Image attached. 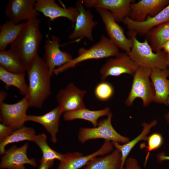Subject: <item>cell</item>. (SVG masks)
<instances>
[{
  "label": "cell",
  "instance_id": "obj_1",
  "mask_svg": "<svg viewBox=\"0 0 169 169\" xmlns=\"http://www.w3.org/2000/svg\"><path fill=\"white\" fill-rule=\"evenodd\" d=\"M28 89L24 96L29 107L41 108L51 94L50 75L43 59L38 54L27 69Z\"/></svg>",
  "mask_w": 169,
  "mask_h": 169
},
{
  "label": "cell",
  "instance_id": "obj_2",
  "mask_svg": "<svg viewBox=\"0 0 169 169\" xmlns=\"http://www.w3.org/2000/svg\"><path fill=\"white\" fill-rule=\"evenodd\" d=\"M40 22L38 17L26 21L18 36L10 44L9 49L20 58L27 70L38 54V50L42 39L39 28Z\"/></svg>",
  "mask_w": 169,
  "mask_h": 169
},
{
  "label": "cell",
  "instance_id": "obj_3",
  "mask_svg": "<svg viewBox=\"0 0 169 169\" xmlns=\"http://www.w3.org/2000/svg\"><path fill=\"white\" fill-rule=\"evenodd\" d=\"M127 35L131 40L133 44L127 54L139 66L151 69H168L166 53L162 50L154 53L146 38L143 42H140L136 38L137 34L133 31L128 30Z\"/></svg>",
  "mask_w": 169,
  "mask_h": 169
},
{
  "label": "cell",
  "instance_id": "obj_4",
  "mask_svg": "<svg viewBox=\"0 0 169 169\" xmlns=\"http://www.w3.org/2000/svg\"><path fill=\"white\" fill-rule=\"evenodd\" d=\"M78 52L77 57L69 63L56 68L54 73L57 75L86 60L114 57L120 52L119 48L108 37L102 35L99 41L90 48H81L79 49Z\"/></svg>",
  "mask_w": 169,
  "mask_h": 169
},
{
  "label": "cell",
  "instance_id": "obj_5",
  "mask_svg": "<svg viewBox=\"0 0 169 169\" xmlns=\"http://www.w3.org/2000/svg\"><path fill=\"white\" fill-rule=\"evenodd\" d=\"M151 69L139 66L133 75L132 85L128 95L125 101L128 107L132 106L137 98L141 99L143 105L147 107L154 102V89L150 80Z\"/></svg>",
  "mask_w": 169,
  "mask_h": 169
},
{
  "label": "cell",
  "instance_id": "obj_6",
  "mask_svg": "<svg viewBox=\"0 0 169 169\" xmlns=\"http://www.w3.org/2000/svg\"><path fill=\"white\" fill-rule=\"evenodd\" d=\"M112 116L110 111L107 118L98 122L97 126L80 128L78 135L79 141L82 144L89 140L97 139L123 144L129 142L130 140L129 138L120 134L113 127L111 122Z\"/></svg>",
  "mask_w": 169,
  "mask_h": 169
},
{
  "label": "cell",
  "instance_id": "obj_7",
  "mask_svg": "<svg viewBox=\"0 0 169 169\" xmlns=\"http://www.w3.org/2000/svg\"><path fill=\"white\" fill-rule=\"evenodd\" d=\"M95 9L105 25L108 38L119 49L128 54L133 44L131 40L125 36L123 28L115 20L109 11L100 8Z\"/></svg>",
  "mask_w": 169,
  "mask_h": 169
},
{
  "label": "cell",
  "instance_id": "obj_8",
  "mask_svg": "<svg viewBox=\"0 0 169 169\" xmlns=\"http://www.w3.org/2000/svg\"><path fill=\"white\" fill-rule=\"evenodd\" d=\"M139 67L126 53L120 52L109 58L101 67V80L105 81L109 76L118 77L125 74L133 75Z\"/></svg>",
  "mask_w": 169,
  "mask_h": 169
},
{
  "label": "cell",
  "instance_id": "obj_9",
  "mask_svg": "<svg viewBox=\"0 0 169 169\" xmlns=\"http://www.w3.org/2000/svg\"><path fill=\"white\" fill-rule=\"evenodd\" d=\"M29 108L25 96L13 104L0 103V121L14 130L23 126L26 121L27 110Z\"/></svg>",
  "mask_w": 169,
  "mask_h": 169
},
{
  "label": "cell",
  "instance_id": "obj_10",
  "mask_svg": "<svg viewBox=\"0 0 169 169\" xmlns=\"http://www.w3.org/2000/svg\"><path fill=\"white\" fill-rule=\"evenodd\" d=\"M75 7L79 12L74 26V29L69 36L71 40L86 38L93 42L92 31L99 22L93 20L94 16L90 11L86 10L82 0L77 1Z\"/></svg>",
  "mask_w": 169,
  "mask_h": 169
},
{
  "label": "cell",
  "instance_id": "obj_11",
  "mask_svg": "<svg viewBox=\"0 0 169 169\" xmlns=\"http://www.w3.org/2000/svg\"><path fill=\"white\" fill-rule=\"evenodd\" d=\"M60 39L55 35L48 38L44 45V54L43 59L47 65L50 75L53 74L55 68H58L70 62L73 59L71 55L60 48Z\"/></svg>",
  "mask_w": 169,
  "mask_h": 169
},
{
  "label": "cell",
  "instance_id": "obj_12",
  "mask_svg": "<svg viewBox=\"0 0 169 169\" xmlns=\"http://www.w3.org/2000/svg\"><path fill=\"white\" fill-rule=\"evenodd\" d=\"M36 0H10L8 1L5 13L8 20L16 23L38 17L39 13L35 7Z\"/></svg>",
  "mask_w": 169,
  "mask_h": 169
},
{
  "label": "cell",
  "instance_id": "obj_13",
  "mask_svg": "<svg viewBox=\"0 0 169 169\" xmlns=\"http://www.w3.org/2000/svg\"><path fill=\"white\" fill-rule=\"evenodd\" d=\"M86 92L71 82L59 90L55 97L64 113L73 111L85 108L83 98Z\"/></svg>",
  "mask_w": 169,
  "mask_h": 169
},
{
  "label": "cell",
  "instance_id": "obj_14",
  "mask_svg": "<svg viewBox=\"0 0 169 169\" xmlns=\"http://www.w3.org/2000/svg\"><path fill=\"white\" fill-rule=\"evenodd\" d=\"M28 146L26 143L20 147L13 146L6 151L1 157L0 168L8 169H26L25 164L37 166V163L34 158H29L27 155Z\"/></svg>",
  "mask_w": 169,
  "mask_h": 169
},
{
  "label": "cell",
  "instance_id": "obj_15",
  "mask_svg": "<svg viewBox=\"0 0 169 169\" xmlns=\"http://www.w3.org/2000/svg\"><path fill=\"white\" fill-rule=\"evenodd\" d=\"M112 142L105 140L100 148L95 152L84 156L81 153H66L65 159L60 161L56 169H79L85 166L91 160L99 156L108 154L113 150Z\"/></svg>",
  "mask_w": 169,
  "mask_h": 169
},
{
  "label": "cell",
  "instance_id": "obj_16",
  "mask_svg": "<svg viewBox=\"0 0 169 169\" xmlns=\"http://www.w3.org/2000/svg\"><path fill=\"white\" fill-rule=\"evenodd\" d=\"M35 10L53 21L60 17L68 18L74 27L79 12L75 7L67 8L59 6L54 0H36Z\"/></svg>",
  "mask_w": 169,
  "mask_h": 169
},
{
  "label": "cell",
  "instance_id": "obj_17",
  "mask_svg": "<svg viewBox=\"0 0 169 169\" xmlns=\"http://www.w3.org/2000/svg\"><path fill=\"white\" fill-rule=\"evenodd\" d=\"M133 0H83L85 7L88 8H100L109 11L117 22H123L128 17Z\"/></svg>",
  "mask_w": 169,
  "mask_h": 169
},
{
  "label": "cell",
  "instance_id": "obj_18",
  "mask_svg": "<svg viewBox=\"0 0 169 169\" xmlns=\"http://www.w3.org/2000/svg\"><path fill=\"white\" fill-rule=\"evenodd\" d=\"M169 4V0H140L130 5L128 17L133 21L142 22L148 16L153 17Z\"/></svg>",
  "mask_w": 169,
  "mask_h": 169
},
{
  "label": "cell",
  "instance_id": "obj_19",
  "mask_svg": "<svg viewBox=\"0 0 169 169\" xmlns=\"http://www.w3.org/2000/svg\"><path fill=\"white\" fill-rule=\"evenodd\" d=\"M169 22V4L154 16H148L143 22H136L127 17L122 22L126 26L128 30L134 32L137 35L146 36L153 28Z\"/></svg>",
  "mask_w": 169,
  "mask_h": 169
},
{
  "label": "cell",
  "instance_id": "obj_20",
  "mask_svg": "<svg viewBox=\"0 0 169 169\" xmlns=\"http://www.w3.org/2000/svg\"><path fill=\"white\" fill-rule=\"evenodd\" d=\"M169 70L158 68L151 69L150 79L155 90L154 102L167 106L166 100L169 96Z\"/></svg>",
  "mask_w": 169,
  "mask_h": 169
},
{
  "label": "cell",
  "instance_id": "obj_21",
  "mask_svg": "<svg viewBox=\"0 0 169 169\" xmlns=\"http://www.w3.org/2000/svg\"><path fill=\"white\" fill-rule=\"evenodd\" d=\"M64 112L59 105L47 113L41 115H27L26 121L35 122L43 125L51 135V141H57L56 134L59 130L60 118Z\"/></svg>",
  "mask_w": 169,
  "mask_h": 169
},
{
  "label": "cell",
  "instance_id": "obj_22",
  "mask_svg": "<svg viewBox=\"0 0 169 169\" xmlns=\"http://www.w3.org/2000/svg\"><path fill=\"white\" fill-rule=\"evenodd\" d=\"M157 124V121L154 120L148 123L144 122L142 124L143 130L141 133L137 137L128 142L120 145L115 142H112L114 147L120 151L121 155V169H124V166L128 156L133 147L140 141H147L148 136L147 135L150 132L151 129Z\"/></svg>",
  "mask_w": 169,
  "mask_h": 169
},
{
  "label": "cell",
  "instance_id": "obj_23",
  "mask_svg": "<svg viewBox=\"0 0 169 169\" xmlns=\"http://www.w3.org/2000/svg\"><path fill=\"white\" fill-rule=\"evenodd\" d=\"M121 153L115 148L110 154L91 160L83 169H121Z\"/></svg>",
  "mask_w": 169,
  "mask_h": 169
},
{
  "label": "cell",
  "instance_id": "obj_24",
  "mask_svg": "<svg viewBox=\"0 0 169 169\" xmlns=\"http://www.w3.org/2000/svg\"><path fill=\"white\" fill-rule=\"evenodd\" d=\"M110 112V109L109 107L96 110H90L85 108L74 111L64 112L63 118L66 121L77 119L87 120L95 127L97 126L98 119L102 116H107Z\"/></svg>",
  "mask_w": 169,
  "mask_h": 169
},
{
  "label": "cell",
  "instance_id": "obj_25",
  "mask_svg": "<svg viewBox=\"0 0 169 169\" xmlns=\"http://www.w3.org/2000/svg\"><path fill=\"white\" fill-rule=\"evenodd\" d=\"M25 22L16 24L8 20L0 26V51L5 50L18 37Z\"/></svg>",
  "mask_w": 169,
  "mask_h": 169
},
{
  "label": "cell",
  "instance_id": "obj_26",
  "mask_svg": "<svg viewBox=\"0 0 169 169\" xmlns=\"http://www.w3.org/2000/svg\"><path fill=\"white\" fill-rule=\"evenodd\" d=\"M146 36L153 51L162 50L164 44L169 39V22L153 28Z\"/></svg>",
  "mask_w": 169,
  "mask_h": 169
},
{
  "label": "cell",
  "instance_id": "obj_27",
  "mask_svg": "<svg viewBox=\"0 0 169 169\" xmlns=\"http://www.w3.org/2000/svg\"><path fill=\"white\" fill-rule=\"evenodd\" d=\"M25 75V73H11L0 66V80L5 84L6 87H15L19 90L20 95L24 96L27 94L28 89Z\"/></svg>",
  "mask_w": 169,
  "mask_h": 169
},
{
  "label": "cell",
  "instance_id": "obj_28",
  "mask_svg": "<svg viewBox=\"0 0 169 169\" xmlns=\"http://www.w3.org/2000/svg\"><path fill=\"white\" fill-rule=\"evenodd\" d=\"M0 66L13 73L27 71L26 67L20 58L10 49L0 51Z\"/></svg>",
  "mask_w": 169,
  "mask_h": 169
},
{
  "label": "cell",
  "instance_id": "obj_29",
  "mask_svg": "<svg viewBox=\"0 0 169 169\" xmlns=\"http://www.w3.org/2000/svg\"><path fill=\"white\" fill-rule=\"evenodd\" d=\"M35 136V131L31 127L23 126L14 130L10 135L0 141V155L5 154V148L8 144L24 141H33Z\"/></svg>",
  "mask_w": 169,
  "mask_h": 169
},
{
  "label": "cell",
  "instance_id": "obj_30",
  "mask_svg": "<svg viewBox=\"0 0 169 169\" xmlns=\"http://www.w3.org/2000/svg\"><path fill=\"white\" fill-rule=\"evenodd\" d=\"M46 139V135L42 133L36 135L33 141L39 147L42 153L40 163L54 161V159H57L60 161L64 160L66 157V154H62L52 149L48 144Z\"/></svg>",
  "mask_w": 169,
  "mask_h": 169
},
{
  "label": "cell",
  "instance_id": "obj_31",
  "mask_svg": "<svg viewBox=\"0 0 169 169\" xmlns=\"http://www.w3.org/2000/svg\"><path fill=\"white\" fill-rule=\"evenodd\" d=\"M95 95L99 100L105 101L110 99L114 93V89L112 85L110 83L102 81L96 86Z\"/></svg>",
  "mask_w": 169,
  "mask_h": 169
},
{
  "label": "cell",
  "instance_id": "obj_32",
  "mask_svg": "<svg viewBox=\"0 0 169 169\" xmlns=\"http://www.w3.org/2000/svg\"><path fill=\"white\" fill-rule=\"evenodd\" d=\"M147 141V146H145V147L147 148V153L144 164L145 166L147 161L150 152L158 149L161 146L163 143V138L161 134L154 133L148 136Z\"/></svg>",
  "mask_w": 169,
  "mask_h": 169
},
{
  "label": "cell",
  "instance_id": "obj_33",
  "mask_svg": "<svg viewBox=\"0 0 169 169\" xmlns=\"http://www.w3.org/2000/svg\"><path fill=\"white\" fill-rule=\"evenodd\" d=\"M14 130L1 123L0 124V141L10 135Z\"/></svg>",
  "mask_w": 169,
  "mask_h": 169
},
{
  "label": "cell",
  "instance_id": "obj_34",
  "mask_svg": "<svg viewBox=\"0 0 169 169\" xmlns=\"http://www.w3.org/2000/svg\"><path fill=\"white\" fill-rule=\"evenodd\" d=\"M124 169H141L137 160L133 157L127 158Z\"/></svg>",
  "mask_w": 169,
  "mask_h": 169
},
{
  "label": "cell",
  "instance_id": "obj_35",
  "mask_svg": "<svg viewBox=\"0 0 169 169\" xmlns=\"http://www.w3.org/2000/svg\"><path fill=\"white\" fill-rule=\"evenodd\" d=\"M156 158L158 162L161 163L164 161H169V155H166L164 152H160L157 155ZM167 169H169V168Z\"/></svg>",
  "mask_w": 169,
  "mask_h": 169
},
{
  "label": "cell",
  "instance_id": "obj_36",
  "mask_svg": "<svg viewBox=\"0 0 169 169\" xmlns=\"http://www.w3.org/2000/svg\"><path fill=\"white\" fill-rule=\"evenodd\" d=\"M54 161H50L46 162L40 163L38 169H49L53 166Z\"/></svg>",
  "mask_w": 169,
  "mask_h": 169
},
{
  "label": "cell",
  "instance_id": "obj_37",
  "mask_svg": "<svg viewBox=\"0 0 169 169\" xmlns=\"http://www.w3.org/2000/svg\"><path fill=\"white\" fill-rule=\"evenodd\" d=\"M162 50L166 53L169 52V39L164 44Z\"/></svg>",
  "mask_w": 169,
  "mask_h": 169
},
{
  "label": "cell",
  "instance_id": "obj_38",
  "mask_svg": "<svg viewBox=\"0 0 169 169\" xmlns=\"http://www.w3.org/2000/svg\"><path fill=\"white\" fill-rule=\"evenodd\" d=\"M0 103L4 102L3 101L7 97V94L6 91L2 90L0 94Z\"/></svg>",
  "mask_w": 169,
  "mask_h": 169
},
{
  "label": "cell",
  "instance_id": "obj_39",
  "mask_svg": "<svg viewBox=\"0 0 169 169\" xmlns=\"http://www.w3.org/2000/svg\"><path fill=\"white\" fill-rule=\"evenodd\" d=\"M166 102L167 106H169V96L167 99ZM164 118L167 123L169 124V111L168 113L164 115Z\"/></svg>",
  "mask_w": 169,
  "mask_h": 169
},
{
  "label": "cell",
  "instance_id": "obj_40",
  "mask_svg": "<svg viewBox=\"0 0 169 169\" xmlns=\"http://www.w3.org/2000/svg\"><path fill=\"white\" fill-rule=\"evenodd\" d=\"M166 54L167 68L169 70V52L167 53Z\"/></svg>",
  "mask_w": 169,
  "mask_h": 169
},
{
  "label": "cell",
  "instance_id": "obj_41",
  "mask_svg": "<svg viewBox=\"0 0 169 169\" xmlns=\"http://www.w3.org/2000/svg\"><path fill=\"white\" fill-rule=\"evenodd\" d=\"M168 132H169V130H168Z\"/></svg>",
  "mask_w": 169,
  "mask_h": 169
}]
</instances>
